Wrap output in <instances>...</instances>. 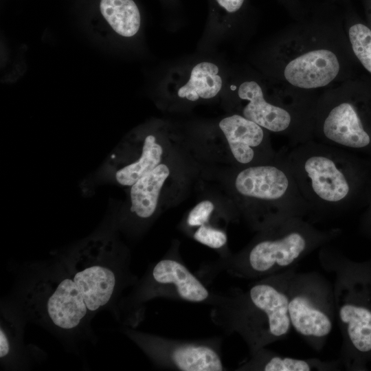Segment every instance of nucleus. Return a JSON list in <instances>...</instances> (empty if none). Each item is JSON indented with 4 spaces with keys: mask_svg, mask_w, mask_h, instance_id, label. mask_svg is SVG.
Instances as JSON below:
<instances>
[{
    "mask_svg": "<svg viewBox=\"0 0 371 371\" xmlns=\"http://www.w3.org/2000/svg\"><path fill=\"white\" fill-rule=\"evenodd\" d=\"M11 303L26 322L48 330L69 350L95 343L93 317L61 258L17 269Z\"/></svg>",
    "mask_w": 371,
    "mask_h": 371,
    "instance_id": "f257e3e1",
    "label": "nucleus"
},
{
    "mask_svg": "<svg viewBox=\"0 0 371 371\" xmlns=\"http://www.w3.org/2000/svg\"><path fill=\"white\" fill-rule=\"evenodd\" d=\"M294 275L283 271L257 279L246 289L217 293L210 318L228 334L239 335L250 352L264 348L289 333V290Z\"/></svg>",
    "mask_w": 371,
    "mask_h": 371,
    "instance_id": "f03ea898",
    "label": "nucleus"
},
{
    "mask_svg": "<svg viewBox=\"0 0 371 371\" xmlns=\"http://www.w3.org/2000/svg\"><path fill=\"white\" fill-rule=\"evenodd\" d=\"M337 229L320 230L302 217L288 218L260 230L239 253L202 263L196 275L207 284L218 275L257 280L283 272L315 249L334 238Z\"/></svg>",
    "mask_w": 371,
    "mask_h": 371,
    "instance_id": "7ed1b4c3",
    "label": "nucleus"
},
{
    "mask_svg": "<svg viewBox=\"0 0 371 371\" xmlns=\"http://www.w3.org/2000/svg\"><path fill=\"white\" fill-rule=\"evenodd\" d=\"M283 157L312 212L335 214L348 207L356 168L346 150L312 139L291 146Z\"/></svg>",
    "mask_w": 371,
    "mask_h": 371,
    "instance_id": "20e7f679",
    "label": "nucleus"
},
{
    "mask_svg": "<svg viewBox=\"0 0 371 371\" xmlns=\"http://www.w3.org/2000/svg\"><path fill=\"white\" fill-rule=\"evenodd\" d=\"M60 258L91 316L108 310L118 319L122 294L139 278L131 271L129 253L113 242L96 240Z\"/></svg>",
    "mask_w": 371,
    "mask_h": 371,
    "instance_id": "39448f33",
    "label": "nucleus"
},
{
    "mask_svg": "<svg viewBox=\"0 0 371 371\" xmlns=\"http://www.w3.org/2000/svg\"><path fill=\"white\" fill-rule=\"evenodd\" d=\"M234 188L245 218L260 231L312 212L283 154L267 163L245 166L235 176Z\"/></svg>",
    "mask_w": 371,
    "mask_h": 371,
    "instance_id": "423d86ee",
    "label": "nucleus"
},
{
    "mask_svg": "<svg viewBox=\"0 0 371 371\" xmlns=\"http://www.w3.org/2000/svg\"><path fill=\"white\" fill-rule=\"evenodd\" d=\"M216 294L188 269L174 245L161 259L149 265L131 292L122 297L118 320L135 328L144 319L145 304L152 300L167 298L211 306Z\"/></svg>",
    "mask_w": 371,
    "mask_h": 371,
    "instance_id": "0eeeda50",
    "label": "nucleus"
},
{
    "mask_svg": "<svg viewBox=\"0 0 371 371\" xmlns=\"http://www.w3.org/2000/svg\"><path fill=\"white\" fill-rule=\"evenodd\" d=\"M123 333L158 368L178 371L227 370L222 359L221 337L172 339L128 326L123 329Z\"/></svg>",
    "mask_w": 371,
    "mask_h": 371,
    "instance_id": "6e6552de",
    "label": "nucleus"
},
{
    "mask_svg": "<svg viewBox=\"0 0 371 371\" xmlns=\"http://www.w3.org/2000/svg\"><path fill=\"white\" fill-rule=\"evenodd\" d=\"M329 292L311 278L291 280L289 290V314L291 327L308 340L323 341L333 327Z\"/></svg>",
    "mask_w": 371,
    "mask_h": 371,
    "instance_id": "1a4fd4ad",
    "label": "nucleus"
},
{
    "mask_svg": "<svg viewBox=\"0 0 371 371\" xmlns=\"http://www.w3.org/2000/svg\"><path fill=\"white\" fill-rule=\"evenodd\" d=\"M341 62L335 51L326 47L302 50L288 60L282 69L285 81L300 90L325 87L339 75Z\"/></svg>",
    "mask_w": 371,
    "mask_h": 371,
    "instance_id": "9d476101",
    "label": "nucleus"
},
{
    "mask_svg": "<svg viewBox=\"0 0 371 371\" xmlns=\"http://www.w3.org/2000/svg\"><path fill=\"white\" fill-rule=\"evenodd\" d=\"M218 126L225 135L235 161L248 166L275 160L266 129L240 114L223 118Z\"/></svg>",
    "mask_w": 371,
    "mask_h": 371,
    "instance_id": "9b49d317",
    "label": "nucleus"
},
{
    "mask_svg": "<svg viewBox=\"0 0 371 371\" xmlns=\"http://www.w3.org/2000/svg\"><path fill=\"white\" fill-rule=\"evenodd\" d=\"M348 290L344 297H337L338 317L351 348L366 355L371 353V304L359 292Z\"/></svg>",
    "mask_w": 371,
    "mask_h": 371,
    "instance_id": "f8f14e48",
    "label": "nucleus"
},
{
    "mask_svg": "<svg viewBox=\"0 0 371 371\" xmlns=\"http://www.w3.org/2000/svg\"><path fill=\"white\" fill-rule=\"evenodd\" d=\"M0 327L1 364L8 370L25 367L29 351L23 341L27 323L16 308L8 300L1 303Z\"/></svg>",
    "mask_w": 371,
    "mask_h": 371,
    "instance_id": "ddd939ff",
    "label": "nucleus"
},
{
    "mask_svg": "<svg viewBox=\"0 0 371 371\" xmlns=\"http://www.w3.org/2000/svg\"><path fill=\"white\" fill-rule=\"evenodd\" d=\"M223 85L218 66L206 60L194 65L186 73L185 79L180 80V82L174 86L178 98L196 102L214 98Z\"/></svg>",
    "mask_w": 371,
    "mask_h": 371,
    "instance_id": "4468645a",
    "label": "nucleus"
},
{
    "mask_svg": "<svg viewBox=\"0 0 371 371\" xmlns=\"http://www.w3.org/2000/svg\"><path fill=\"white\" fill-rule=\"evenodd\" d=\"M169 175L168 166L160 164L131 186V211L138 220H149L155 214L159 194Z\"/></svg>",
    "mask_w": 371,
    "mask_h": 371,
    "instance_id": "2eb2a0df",
    "label": "nucleus"
},
{
    "mask_svg": "<svg viewBox=\"0 0 371 371\" xmlns=\"http://www.w3.org/2000/svg\"><path fill=\"white\" fill-rule=\"evenodd\" d=\"M100 10L112 29L119 35L131 37L139 31L141 15L133 0H100Z\"/></svg>",
    "mask_w": 371,
    "mask_h": 371,
    "instance_id": "dca6fc26",
    "label": "nucleus"
},
{
    "mask_svg": "<svg viewBox=\"0 0 371 371\" xmlns=\"http://www.w3.org/2000/svg\"><path fill=\"white\" fill-rule=\"evenodd\" d=\"M164 149L153 135L144 139L142 154L134 162L116 172V181L122 186H131L142 177L161 164Z\"/></svg>",
    "mask_w": 371,
    "mask_h": 371,
    "instance_id": "f3484780",
    "label": "nucleus"
},
{
    "mask_svg": "<svg viewBox=\"0 0 371 371\" xmlns=\"http://www.w3.org/2000/svg\"><path fill=\"white\" fill-rule=\"evenodd\" d=\"M251 357L236 370L309 371L317 368L316 363L273 355L264 348L250 352Z\"/></svg>",
    "mask_w": 371,
    "mask_h": 371,
    "instance_id": "a211bd4d",
    "label": "nucleus"
},
{
    "mask_svg": "<svg viewBox=\"0 0 371 371\" xmlns=\"http://www.w3.org/2000/svg\"><path fill=\"white\" fill-rule=\"evenodd\" d=\"M348 37L356 57L371 73V30L365 25L357 23L349 28Z\"/></svg>",
    "mask_w": 371,
    "mask_h": 371,
    "instance_id": "6ab92c4d",
    "label": "nucleus"
},
{
    "mask_svg": "<svg viewBox=\"0 0 371 371\" xmlns=\"http://www.w3.org/2000/svg\"><path fill=\"white\" fill-rule=\"evenodd\" d=\"M192 237L196 241L218 250L224 249L227 243L226 233L210 224L196 227L193 232Z\"/></svg>",
    "mask_w": 371,
    "mask_h": 371,
    "instance_id": "aec40b11",
    "label": "nucleus"
},
{
    "mask_svg": "<svg viewBox=\"0 0 371 371\" xmlns=\"http://www.w3.org/2000/svg\"><path fill=\"white\" fill-rule=\"evenodd\" d=\"M245 0H210L212 18L223 21L237 14Z\"/></svg>",
    "mask_w": 371,
    "mask_h": 371,
    "instance_id": "412c9836",
    "label": "nucleus"
},
{
    "mask_svg": "<svg viewBox=\"0 0 371 371\" xmlns=\"http://www.w3.org/2000/svg\"><path fill=\"white\" fill-rule=\"evenodd\" d=\"M214 210V204L210 201H203L193 207L186 218V224L190 228L210 224L211 216Z\"/></svg>",
    "mask_w": 371,
    "mask_h": 371,
    "instance_id": "4be33fe9",
    "label": "nucleus"
},
{
    "mask_svg": "<svg viewBox=\"0 0 371 371\" xmlns=\"http://www.w3.org/2000/svg\"><path fill=\"white\" fill-rule=\"evenodd\" d=\"M168 1H172V0H168Z\"/></svg>",
    "mask_w": 371,
    "mask_h": 371,
    "instance_id": "5701e85b",
    "label": "nucleus"
}]
</instances>
